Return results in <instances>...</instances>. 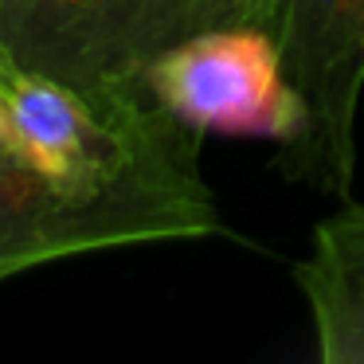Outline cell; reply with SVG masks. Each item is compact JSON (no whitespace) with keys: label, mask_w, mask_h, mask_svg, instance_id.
<instances>
[{"label":"cell","mask_w":364,"mask_h":364,"mask_svg":"<svg viewBox=\"0 0 364 364\" xmlns=\"http://www.w3.org/2000/svg\"><path fill=\"white\" fill-rule=\"evenodd\" d=\"M208 235H220V212L200 176V149L102 184H71L0 157V282L90 251Z\"/></svg>","instance_id":"cell-1"},{"label":"cell","mask_w":364,"mask_h":364,"mask_svg":"<svg viewBox=\"0 0 364 364\" xmlns=\"http://www.w3.org/2000/svg\"><path fill=\"white\" fill-rule=\"evenodd\" d=\"M278 0H0V71H36L82 90L145 67L215 28H267Z\"/></svg>","instance_id":"cell-2"},{"label":"cell","mask_w":364,"mask_h":364,"mask_svg":"<svg viewBox=\"0 0 364 364\" xmlns=\"http://www.w3.org/2000/svg\"><path fill=\"white\" fill-rule=\"evenodd\" d=\"M270 36L301 106V129L282 145V168L353 204L356 110L364 95V0H278Z\"/></svg>","instance_id":"cell-3"},{"label":"cell","mask_w":364,"mask_h":364,"mask_svg":"<svg viewBox=\"0 0 364 364\" xmlns=\"http://www.w3.org/2000/svg\"><path fill=\"white\" fill-rule=\"evenodd\" d=\"M141 79L173 118L200 134L215 129L290 145L301 129V106L267 28L192 36L145 67Z\"/></svg>","instance_id":"cell-4"},{"label":"cell","mask_w":364,"mask_h":364,"mask_svg":"<svg viewBox=\"0 0 364 364\" xmlns=\"http://www.w3.org/2000/svg\"><path fill=\"white\" fill-rule=\"evenodd\" d=\"M325 364H364V204H345L317 223L314 247L298 262Z\"/></svg>","instance_id":"cell-5"},{"label":"cell","mask_w":364,"mask_h":364,"mask_svg":"<svg viewBox=\"0 0 364 364\" xmlns=\"http://www.w3.org/2000/svg\"><path fill=\"white\" fill-rule=\"evenodd\" d=\"M0 157H12V126L9 110H4V95H0Z\"/></svg>","instance_id":"cell-6"}]
</instances>
